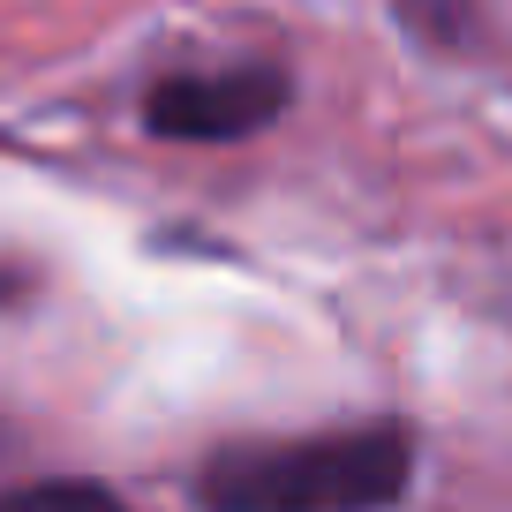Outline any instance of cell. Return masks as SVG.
<instances>
[{
    "label": "cell",
    "mask_w": 512,
    "mask_h": 512,
    "mask_svg": "<svg viewBox=\"0 0 512 512\" xmlns=\"http://www.w3.org/2000/svg\"><path fill=\"white\" fill-rule=\"evenodd\" d=\"M415 490V430L354 422L287 445H219L196 467V497L219 512H377Z\"/></svg>",
    "instance_id": "6da1fadb"
},
{
    "label": "cell",
    "mask_w": 512,
    "mask_h": 512,
    "mask_svg": "<svg viewBox=\"0 0 512 512\" xmlns=\"http://www.w3.org/2000/svg\"><path fill=\"white\" fill-rule=\"evenodd\" d=\"M294 83L272 61H219L174 68L144 91V128L159 144H249L287 113Z\"/></svg>",
    "instance_id": "7a4b0ae2"
},
{
    "label": "cell",
    "mask_w": 512,
    "mask_h": 512,
    "mask_svg": "<svg viewBox=\"0 0 512 512\" xmlns=\"http://www.w3.org/2000/svg\"><path fill=\"white\" fill-rule=\"evenodd\" d=\"M392 16L415 46L445 53V61H467V53H490L497 8L490 0H392Z\"/></svg>",
    "instance_id": "3957f363"
},
{
    "label": "cell",
    "mask_w": 512,
    "mask_h": 512,
    "mask_svg": "<svg viewBox=\"0 0 512 512\" xmlns=\"http://www.w3.org/2000/svg\"><path fill=\"white\" fill-rule=\"evenodd\" d=\"M8 505H113V490L106 482L61 475V482H23V490H8Z\"/></svg>",
    "instance_id": "277c9868"
},
{
    "label": "cell",
    "mask_w": 512,
    "mask_h": 512,
    "mask_svg": "<svg viewBox=\"0 0 512 512\" xmlns=\"http://www.w3.org/2000/svg\"><path fill=\"white\" fill-rule=\"evenodd\" d=\"M23 294H31V272H23V264H0V309L23 302Z\"/></svg>",
    "instance_id": "5b68a950"
}]
</instances>
